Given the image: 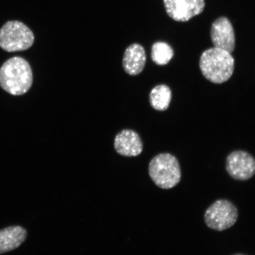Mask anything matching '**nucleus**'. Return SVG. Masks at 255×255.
<instances>
[{"instance_id": "obj_1", "label": "nucleus", "mask_w": 255, "mask_h": 255, "mask_svg": "<svg viewBox=\"0 0 255 255\" xmlns=\"http://www.w3.org/2000/svg\"><path fill=\"white\" fill-rule=\"evenodd\" d=\"M33 84L31 67L24 59L14 57L6 61L0 68V86L12 95H23Z\"/></svg>"}, {"instance_id": "obj_2", "label": "nucleus", "mask_w": 255, "mask_h": 255, "mask_svg": "<svg viewBox=\"0 0 255 255\" xmlns=\"http://www.w3.org/2000/svg\"><path fill=\"white\" fill-rule=\"evenodd\" d=\"M200 68L204 76L214 84H222L231 78L235 60L231 53L219 48L205 51L200 57Z\"/></svg>"}, {"instance_id": "obj_3", "label": "nucleus", "mask_w": 255, "mask_h": 255, "mask_svg": "<svg viewBox=\"0 0 255 255\" xmlns=\"http://www.w3.org/2000/svg\"><path fill=\"white\" fill-rule=\"evenodd\" d=\"M151 180L162 189H170L180 183L181 172L179 162L175 156L162 153L155 156L149 164Z\"/></svg>"}, {"instance_id": "obj_4", "label": "nucleus", "mask_w": 255, "mask_h": 255, "mask_svg": "<svg viewBox=\"0 0 255 255\" xmlns=\"http://www.w3.org/2000/svg\"><path fill=\"white\" fill-rule=\"evenodd\" d=\"M34 41L33 32L20 21H8L0 29V47L6 52L26 50Z\"/></svg>"}, {"instance_id": "obj_5", "label": "nucleus", "mask_w": 255, "mask_h": 255, "mask_svg": "<svg viewBox=\"0 0 255 255\" xmlns=\"http://www.w3.org/2000/svg\"><path fill=\"white\" fill-rule=\"evenodd\" d=\"M238 218L237 207L230 201L225 199L216 201L206 210L205 214L206 225L217 231L231 228L237 222Z\"/></svg>"}, {"instance_id": "obj_6", "label": "nucleus", "mask_w": 255, "mask_h": 255, "mask_svg": "<svg viewBox=\"0 0 255 255\" xmlns=\"http://www.w3.org/2000/svg\"><path fill=\"white\" fill-rule=\"evenodd\" d=\"M226 170L235 180L247 181L255 174V159L244 151H235L226 159Z\"/></svg>"}, {"instance_id": "obj_7", "label": "nucleus", "mask_w": 255, "mask_h": 255, "mask_svg": "<svg viewBox=\"0 0 255 255\" xmlns=\"http://www.w3.org/2000/svg\"><path fill=\"white\" fill-rule=\"evenodd\" d=\"M169 17L179 22H186L198 15L205 7V0H163Z\"/></svg>"}, {"instance_id": "obj_8", "label": "nucleus", "mask_w": 255, "mask_h": 255, "mask_svg": "<svg viewBox=\"0 0 255 255\" xmlns=\"http://www.w3.org/2000/svg\"><path fill=\"white\" fill-rule=\"evenodd\" d=\"M210 36L215 47L234 52L235 48V34L234 27L227 17H220L213 22Z\"/></svg>"}, {"instance_id": "obj_9", "label": "nucleus", "mask_w": 255, "mask_h": 255, "mask_svg": "<svg viewBox=\"0 0 255 255\" xmlns=\"http://www.w3.org/2000/svg\"><path fill=\"white\" fill-rule=\"evenodd\" d=\"M114 147L124 157H136L141 154L143 144L139 135L134 130L124 129L115 138Z\"/></svg>"}, {"instance_id": "obj_10", "label": "nucleus", "mask_w": 255, "mask_h": 255, "mask_svg": "<svg viewBox=\"0 0 255 255\" xmlns=\"http://www.w3.org/2000/svg\"><path fill=\"white\" fill-rule=\"evenodd\" d=\"M146 56L143 47L138 43L130 44L124 53L123 66L128 74L135 76L141 73L145 66Z\"/></svg>"}, {"instance_id": "obj_11", "label": "nucleus", "mask_w": 255, "mask_h": 255, "mask_svg": "<svg viewBox=\"0 0 255 255\" xmlns=\"http://www.w3.org/2000/svg\"><path fill=\"white\" fill-rule=\"evenodd\" d=\"M27 232L21 226H11L0 231V254L18 248L27 238Z\"/></svg>"}, {"instance_id": "obj_12", "label": "nucleus", "mask_w": 255, "mask_h": 255, "mask_svg": "<svg viewBox=\"0 0 255 255\" xmlns=\"http://www.w3.org/2000/svg\"><path fill=\"white\" fill-rule=\"evenodd\" d=\"M171 91L165 85H159L153 88L149 94V102L155 110L164 111L170 106L171 100Z\"/></svg>"}, {"instance_id": "obj_13", "label": "nucleus", "mask_w": 255, "mask_h": 255, "mask_svg": "<svg viewBox=\"0 0 255 255\" xmlns=\"http://www.w3.org/2000/svg\"><path fill=\"white\" fill-rule=\"evenodd\" d=\"M174 56V50L167 43L157 41L151 48V59L157 65L164 66L170 61Z\"/></svg>"}, {"instance_id": "obj_14", "label": "nucleus", "mask_w": 255, "mask_h": 255, "mask_svg": "<svg viewBox=\"0 0 255 255\" xmlns=\"http://www.w3.org/2000/svg\"></svg>"}]
</instances>
